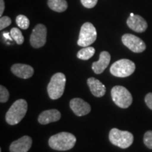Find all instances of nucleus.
<instances>
[{
    "mask_svg": "<svg viewBox=\"0 0 152 152\" xmlns=\"http://www.w3.org/2000/svg\"><path fill=\"white\" fill-rule=\"evenodd\" d=\"M75 143V137L71 133L66 132L54 134L49 140V147L57 151H68L71 149Z\"/></svg>",
    "mask_w": 152,
    "mask_h": 152,
    "instance_id": "obj_1",
    "label": "nucleus"
},
{
    "mask_svg": "<svg viewBox=\"0 0 152 152\" xmlns=\"http://www.w3.org/2000/svg\"><path fill=\"white\" fill-rule=\"evenodd\" d=\"M28 103L24 99H18L11 105L6 114V121L11 125L18 124L26 115Z\"/></svg>",
    "mask_w": 152,
    "mask_h": 152,
    "instance_id": "obj_2",
    "label": "nucleus"
},
{
    "mask_svg": "<svg viewBox=\"0 0 152 152\" xmlns=\"http://www.w3.org/2000/svg\"><path fill=\"white\" fill-rule=\"evenodd\" d=\"M66 82V76L64 73H55L47 86V92L49 97L54 100L61 97L65 90Z\"/></svg>",
    "mask_w": 152,
    "mask_h": 152,
    "instance_id": "obj_3",
    "label": "nucleus"
},
{
    "mask_svg": "<svg viewBox=\"0 0 152 152\" xmlns=\"http://www.w3.org/2000/svg\"><path fill=\"white\" fill-rule=\"evenodd\" d=\"M109 140L113 145L121 149H126L132 145L134 137L128 131H122L117 128L111 129L109 132Z\"/></svg>",
    "mask_w": 152,
    "mask_h": 152,
    "instance_id": "obj_4",
    "label": "nucleus"
},
{
    "mask_svg": "<svg viewBox=\"0 0 152 152\" xmlns=\"http://www.w3.org/2000/svg\"><path fill=\"white\" fill-rule=\"evenodd\" d=\"M111 97L113 102L120 108L126 109L132 103L130 92L123 86H115L111 90Z\"/></svg>",
    "mask_w": 152,
    "mask_h": 152,
    "instance_id": "obj_5",
    "label": "nucleus"
},
{
    "mask_svg": "<svg viewBox=\"0 0 152 152\" xmlns=\"http://www.w3.org/2000/svg\"><path fill=\"white\" fill-rule=\"evenodd\" d=\"M135 64L129 59H120L112 64L110 72L112 75L118 77H128L134 73Z\"/></svg>",
    "mask_w": 152,
    "mask_h": 152,
    "instance_id": "obj_6",
    "label": "nucleus"
},
{
    "mask_svg": "<svg viewBox=\"0 0 152 152\" xmlns=\"http://www.w3.org/2000/svg\"><path fill=\"white\" fill-rule=\"evenodd\" d=\"M97 37L96 28L90 22L85 23L80 31L77 45L80 47H89L95 42Z\"/></svg>",
    "mask_w": 152,
    "mask_h": 152,
    "instance_id": "obj_7",
    "label": "nucleus"
},
{
    "mask_svg": "<svg viewBox=\"0 0 152 152\" xmlns=\"http://www.w3.org/2000/svg\"><path fill=\"white\" fill-rule=\"evenodd\" d=\"M47 30L43 24H37L33 28L30 37V43L31 46L35 49L40 48L45 45L47 41Z\"/></svg>",
    "mask_w": 152,
    "mask_h": 152,
    "instance_id": "obj_8",
    "label": "nucleus"
},
{
    "mask_svg": "<svg viewBox=\"0 0 152 152\" xmlns=\"http://www.w3.org/2000/svg\"><path fill=\"white\" fill-rule=\"evenodd\" d=\"M122 42L125 47L134 53H141L146 49V45L144 41L132 34L123 35Z\"/></svg>",
    "mask_w": 152,
    "mask_h": 152,
    "instance_id": "obj_9",
    "label": "nucleus"
},
{
    "mask_svg": "<svg viewBox=\"0 0 152 152\" xmlns=\"http://www.w3.org/2000/svg\"><path fill=\"white\" fill-rule=\"evenodd\" d=\"M70 107L77 116H83L91 111V106L80 98H74L70 102Z\"/></svg>",
    "mask_w": 152,
    "mask_h": 152,
    "instance_id": "obj_10",
    "label": "nucleus"
},
{
    "mask_svg": "<svg viewBox=\"0 0 152 152\" xmlns=\"http://www.w3.org/2000/svg\"><path fill=\"white\" fill-rule=\"evenodd\" d=\"M33 140L29 136H23L13 142L9 147L10 152H28L31 148Z\"/></svg>",
    "mask_w": 152,
    "mask_h": 152,
    "instance_id": "obj_11",
    "label": "nucleus"
},
{
    "mask_svg": "<svg viewBox=\"0 0 152 152\" xmlns=\"http://www.w3.org/2000/svg\"><path fill=\"white\" fill-rule=\"evenodd\" d=\"M127 25L131 30L137 33H143L148 27L147 21L142 16L135 14L130 16L127 20Z\"/></svg>",
    "mask_w": 152,
    "mask_h": 152,
    "instance_id": "obj_12",
    "label": "nucleus"
},
{
    "mask_svg": "<svg viewBox=\"0 0 152 152\" xmlns=\"http://www.w3.org/2000/svg\"><path fill=\"white\" fill-rule=\"evenodd\" d=\"M11 70L15 75L23 79L30 78L34 74L33 68L27 64H16L11 66Z\"/></svg>",
    "mask_w": 152,
    "mask_h": 152,
    "instance_id": "obj_13",
    "label": "nucleus"
},
{
    "mask_svg": "<svg viewBox=\"0 0 152 152\" xmlns=\"http://www.w3.org/2000/svg\"><path fill=\"white\" fill-rule=\"evenodd\" d=\"M111 61V55L108 52L104 51L100 53L98 61L93 62L92 70L96 74H101L107 68Z\"/></svg>",
    "mask_w": 152,
    "mask_h": 152,
    "instance_id": "obj_14",
    "label": "nucleus"
},
{
    "mask_svg": "<svg viewBox=\"0 0 152 152\" xmlns=\"http://www.w3.org/2000/svg\"><path fill=\"white\" fill-rule=\"evenodd\" d=\"M61 118L60 112L56 109L47 110L39 114L38 122L42 125H47L50 123L56 122Z\"/></svg>",
    "mask_w": 152,
    "mask_h": 152,
    "instance_id": "obj_15",
    "label": "nucleus"
},
{
    "mask_svg": "<svg viewBox=\"0 0 152 152\" xmlns=\"http://www.w3.org/2000/svg\"><path fill=\"white\" fill-rule=\"evenodd\" d=\"M87 85L90 87L91 92L96 97H102L106 94V87L99 80L94 77L87 79Z\"/></svg>",
    "mask_w": 152,
    "mask_h": 152,
    "instance_id": "obj_16",
    "label": "nucleus"
},
{
    "mask_svg": "<svg viewBox=\"0 0 152 152\" xmlns=\"http://www.w3.org/2000/svg\"><path fill=\"white\" fill-rule=\"evenodd\" d=\"M48 7L56 12L61 13L68 9V3L66 0H48Z\"/></svg>",
    "mask_w": 152,
    "mask_h": 152,
    "instance_id": "obj_17",
    "label": "nucleus"
},
{
    "mask_svg": "<svg viewBox=\"0 0 152 152\" xmlns=\"http://www.w3.org/2000/svg\"><path fill=\"white\" fill-rule=\"evenodd\" d=\"M95 49L92 47H86L80 49L77 54V57L82 60H88L94 56Z\"/></svg>",
    "mask_w": 152,
    "mask_h": 152,
    "instance_id": "obj_18",
    "label": "nucleus"
},
{
    "mask_svg": "<svg viewBox=\"0 0 152 152\" xmlns=\"http://www.w3.org/2000/svg\"><path fill=\"white\" fill-rule=\"evenodd\" d=\"M10 35L11 37L14 39V41H16V42L18 45H22L24 42V37L23 35L20 30L18 28H11L10 31Z\"/></svg>",
    "mask_w": 152,
    "mask_h": 152,
    "instance_id": "obj_19",
    "label": "nucleus"
},
{
    "mask_svg": "<svg viewBox=\"0 0 152 152\" xmlns=\"http://www.w3.org/2000/svg\"><path fill=\"white\" fill-rule=\"evenodd\" d=\"M16 22L17 26L23 30H26L29 28L30 20L24 15H18L16 18Z\"/></svg>",
    "mask_w": 152,
    "mask_h": 152,
    "instance_id": "obj_20",
    "label": "nucleus"
},
{
    "mask_svg": "<svg viewBox=\"0 0 152 152\" xmlns=\"http://www.w3.org/2000/svg\"><path fill=\"white\" fill-rule=\"evenodd\" d=\"M9 91L4 87L1 85L0 86V102L1 103H5L9 99Z\"/></svg>",
    "mask_w": 152,
    "mask_h": 152,
    "instance_id": "obj_21",
    "label": "nucleus"
},
{
    "mask_svg": "<svg viewBox=\"0 0 152 152\" xmlns=\"http://www.w3.org/2000/svg\"><path fill=\"white\" fill-rule=\"evenodd\" d=\"M144 143L150 149H152V131L149 130L144 134Z\"/></svg>",
    "mask_w": 152,
    "mask_h": 152,
    "instance_id": "obj_22",
    "label": "nucleus"
},
{
    "mask_svg": "<svg viewBox=\"0 0 152 152\" xmlns=\"http://www.w3.org/2000/svg\"><path fill=\"white\" fill-rule=\"evenodd\" d=\"M11 23V18L8 16H1L0 18V30H2Z\"/></svg>",
    "mask_w": 152,
    "mask_h": 152,
    "instance_id": "obj_23",
    "label": "nucleus"
},
{
    "mask_svg": "<svg viewBox=\"0 0 152 152\" xmlns=\"http://www.w3.org/2000/svg\"><path fill=\"white\" fill-rule=\"evenodd\" d=\"M80 1L85 8L92 9L96 5L98 0H80Z\"/></svg>",
    "mask_w": 152,
    "mask_h": 152,
    "instance_id": "obj_24",
    "label": "nucleus"
},
{
    "mask_svg": "<svg viewBox=\"0 0 152 152\" xmlns=\"http://www.w3.org/2000/svg\"><path fill=\"white\" fill-rule=\"evenodd\" d=\"M145 103L150 109L152 110V93H148L145 96Z\"/></svg>",
    "mask_w": 152,
    "mask_h": 152,
    "instance_id": "obj_25",
    "label": "nucleus"
},
{
    "mask_svg": "<svg viewBox=\"0 0 152 152\" xmlns=\"http://www.w3.org/2000/svg\"><path fill=\"white\" fill-rule=\"evenodd\" d=\"M5 9V4L4 0H0V16H3V13Z\"/></svg>",
    "mask_w": 152,
    "mask_h": 152,
    "instance_id": "obj_26",
    "label": "nucleus"
},
{
    "mask_svg": "<svg viewBox=\"0 0 152 152\" xmlns=\"http://www.w3.org/2000/svg\"><path fill=\"white\" fill-rule=\"evenodd\" d=\"M134 14H133V13H131V14H130V16H134Z\"/></svg>",
    "mask_w": 152,
    "mask_h": 152,
    "instance_id": "obj_27",
    "label": "nucleus"
}]
</instances>
